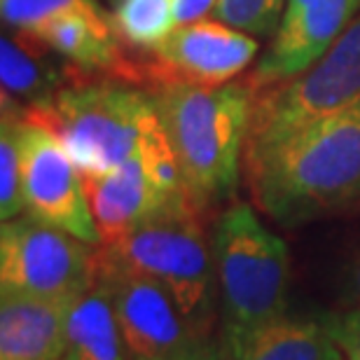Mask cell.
Instances as JSON below:
<instances>
[{
	"instance_id": "obj_1",
	"label": "cell",
	"mask_w": 360,
	"mask_h": 360,
	"mask_svg": "<svg viewBox=\"0 0 360 360\" xmlns=\"http://www.w3.org/2000/svg\"><path fill=\"white\" fill-rule=\"evenodd\" d=\"M257 208L283 227L360 204V101L243 162Z\"/></svg>"
},
{
	"instance_id": "obj_2",
	"label": "cell",
	"mask_w": 360,
	"mask_h": 360,
	"mask_svg": "<svg viewBox=\"0 0 360 360\" xmlns=\"http://www.w3.org/2000/svg\"><path fill=\"white\" fill-rule=\"evenodd\" d=\"M153 98L194 211L206 213L232 199L246 157L250 84L206 87L176 80L157 87Z\"/></svg>"
},
{
	"instance_id": "obj_3",
	"label": "cell",
	"mask_w": 360,
	"mask_h": 360,
	"mask_svg": "<svg viewBox=\"0 0 360 360\" xmlns=\"http://www.w3.org/2000/svg\"><path fill=\"white\" fill-rule=\"evenodd\" d=\"M222 358L234 360L253 335L288 316L290 255L248 204H232L213 229Z\"/></svg>"
},
{
	"instance_id": "obj_4",
	"label": "cell",
	"mask_w": 360,
	"mask_h": 360,
	"mask_svg": "<svg viewBox=\"0 0 360 360\" xmlns=\"http://www.w3.org/2000/svg\"><path fill=\"white\" fill-rule=\"evenodd\" d=\"M24 115L56 134L82 176L122 167L160 127L153 94L122 82L66 87L45 105L24 108Z\"/></svg>"
},
{
	"instance_id": "obj_5",
	"label": "cell",
	"mask_w": 360,
	"mask_h": 360,
	"mask_svg": "<svg viewBox=\"0 0 360 360\" xmlns=\"http://www.w3.org/2000/svg\"><path fill=\"white\" fill-rule=\"evenodd\" d=\"M110 260L146 274L167 290L190 326L211 342L215 319V264L199 213H164L134 229L112 246H101Z\"/></svg>"
},
{
	"instance_id": "obj_6",
	"label": "cell",
	"mask_w": 360,
	"mask_h": 360,
	"mask_svg": "<svg viewBox=\"0 0 360 360\" xmlns=\"http://www.w3.org/2000/svg\"><path fill=\"white\" fill-rule=\"evenodd\" d=\"M360 101V14L304 73L253 94L246 157L267 153L290 136Z\"/></svg>"
},
{
	"instance_id": "obj_7",
	"label": "cell",
	"mask_w": 360,
	"mask_h": 360,
	"mask_svg": "<svg viewBox=\"0 0 360 360\" xmlns=\"http://www.w3.org/2000/svg\"><path fill=\"white\" fill-rule=\"evenodd\" d=\"M101 246L31 215L0 227V292L75 302L98 278Z\"/></svg>"
},
{
	"instance_id": "obj_8",
	"label": "cell",
	"mask_w": 360,
	"mask_h": 360,
	"mask_svg": "<svg viewBox=\"0 0 360 360\" xmlns=\"http://www.w3.org/2000/svg\"><path fill=\"white\" fill-rule=\"evenodd\" d=\"M98 281L110 295L131 358L190 360L222 356L190 326L174 297L157 281L110 260L103 250Z\"/></svg>"
},
{
	"instance_id": "obj_9",
	"label": "cell",
	"mask_w": 360,
	"mask_h": 360,
	"mask_svg": "<svg viewBox=\"0 0 360 360\" xmlns=\"http://www.w3.org/2000/svg\"><path fill=\"white\" fill-rule=\"evenodd\" d=\"M21 171L26 215L101 246L80 169L56 134L26 115L21 124Z\"/></svg>"
},
{
	"instance_id": "obj_10",
	"label": "cell",
	"mask_w": 360,
	"mask_h": 360,
	"mask_svg": "<svg viewBox=\"0 0 360 360\" xmlns=\"http://www.w3.org/2000/svg\"><path fill=\"white\" fill-rule=\"evenodd\" d=\"M360 14V0H288L250 89L262 91L311 68Z\"/></svg>"
},
{
	"instance_id": "obj_11",
	"label": "cell",
	"mask_w": 360,
	"mask_h": 360,
	"mask_svg": "<svg viewBox=\"0 0 360 360\" xmlns=\"http://www.w3.org/2000/svg\"><path fill=\"white\" fill-rule=\"evenodd\" d=\"M82 178L101 246H112L164 213L192 208L187 197H176L162 190L150 178L139 155L112 171Z\"/></svg>"
},
{
	"instance_id": "obj_12",
	"label": "cell",
	"mask_w": 360,
	"mask_h": 360,
	"mask_svg": "<svg viewBox=\"0 0 360 360\" xmlns=\"http://www.w3.org/2000/svg\"><path fill=\"white\" fill-rule=\"evenodd\" d=\"M153 54L178 80L220 87L248 68L257 54V40L220 19H201L180 24Z\"/></svg>"
},
{
	"instance_id": "obj_13",
	"label": "cell",
	"mask_w": 360,
	"mask_h": 360,
	"mask_svg": "<svg viewBox=\"0 0 360 360\" xmlns=\"http://www.w3.org/2000/svg\"><path fill=\"white\" fill-rule=\"evenodd\" d=\"M73 302L0 292V360H63Z\"/></svg>"
},
{
	"instance_id": "obj_14",
	"label": "cell",
	"mask_w": 360,
	"mask_h": 360,
	"mask_svg": "<svg viewBox=\"0 0 360 360\" xmlns=\"http://www.w3.org/2000/svg\"><path fill=\"white\" fill-rule=\"evenodd\" d=\"M54 52L38 35L26 31L5 33L0 38V80L3 94L12 101H24L26 108L45 105L56 96L59 73L47 59Z\"/></svg>"
},
{
	"instance_id": "obj_15",
	"label": "cell",
	"mask_w": 360,
	"mask_h": 360,
	"mask_svg": "<svg viewBox=\"0 0 360 360\" xmlns=\"http://www.w3.org/2000/svg\"><path fill=\"white\" fill-rule=\"evenodd\" d=\"M68 351L75 360H131L110 295L98 278L70 307Z\"/></svg>"
},
{
	"instance_id": "obj_16",
	"label": "cell",
	"mask_w": 360,
	"mask_h": 360,
	"mask_svg": "<svg viewBox=\"0 0 360 360\" xmlns=\"http://www.w3.org/2000/svg\"><path fill=\"white\" fill-rule=\"evenodd\" d=\"M234 360H344L321 319L283 316L248 340Z\"/></svg>"
},
{
	"instance_id": "obj_17",
	"label": "cell",
	"mask_w": 360,
	"mask_h": 360,
	"mask_svg": "<svg viewBox=\"0 0 360 360\" xmlns=\"http://www.w3.org/2000/svg\"><path fill=\"white\" fill-rule=\"evenodd\" d=\"M110 19H89L82 14L54 19L38 33V38L63 59L80 68H112L120 63V49Z\"/></svg>"
},
{
	"instance_id": "obj_18",
	"label": "cell",
	"mask_w": 360,
	"mask_h": 360,
	"mask_svg": "<svg viewBox=\"0 0 360 360\" xmlns=\"http://www.w3.org/2000/svg\"><path fill=\"white\" fill-rule=\"evenodd\" d=\"M21 124H24V110H17V101L3 94V112H0V218L3 222L26 213Z\"/></svg>"
},
{
	"instance_id": "obj_19",
	"label": "cell",
	"mask_w": 360,
	"mask_h": 360,
	"mask_svg": "<svg viewBox=\"0 0 360 360\" xmlns=\"http://www.w3.org/2000/svg\"><path fill=\"white\" fill-rule=\"evenodd\" d=\"M112 26L129 45L153 52L180 26L176 0H117Z\"/></svg>"
},
{
	"instance_id": "obj_20",
	"label": "cell",
	"mask_w": 360,
	"mask_h": 360,
	"mask_svg": "<svg viewBox=\"0 0 360 360\" xmlns=\"http://www.w3.org/2000/svg\"><path fill=\"white\" fill-rule=\"evenodd\" d=\"M3 21L14 31H26L38 35L54 19L82 14L89 19H105L108 14L101 10L96 0H0Z\"/></svg>"
},
{
	"instance_id": "obj_21",
	"label": "cell",
	"mask_w": 360,
	"mask_h": 360,
	"mask_svg": "<svg viewBox=\"0 0 360 360\" xmlns=\"http://www.w3.org/2000/svg\"><path fill=\"white\" fill-rule=\"evenodd\" d=\"M288 0H218L215 19L250 35L276 31Z\"/></svg>"
},
{
	"instance_id": "obj_22",
	"label": "cell",
	"mask_w": 360,
	"mask_h": 360,
	"mask_svg": "<svg viewBox=\"0 0 360 360\" xmlns=\"http://www.w3.org/2000/svg\"><path fill=\"white\" fill-rule=\"evenodd\" d=\"M328 335L333 337L344 360H360V307L321 316Z\"/></svg>"
},
{
	"instance_id": "obj_23",
	"label": "cell",
	"mask_w": 360,
	"mask_h": 360,
	"mask_svg": "<svg viewBox=\"0 0 360 360\" xmlns=\"http://www.w3.org/2000/svg\"><path fill=\"white\" fill-rule=\"evenodd\" d=\"M218 0H176V17L178 24H192V21L206 19L215 12Z\"/></svg>"
},
{
	"instance_id": "obj_24",
	"label": "cell",
	"mask_w": 360,
	"mask_h": 360,
	"mask_svg": "<svg viewBox=\"0 0 360 360\" xmlns=\"http://www.w3.org/2000/svg\"><path fill=\"white\" fill-rule=\"evenodd\" d=\"M349 290H351V300L360 307V257L349 271Z\"/></svg>"
},
{
	"instance_id": "obj_25",
	"label": "cell",
	"mask_w": 360,
	"mask_h": 360,
	"mask_svg": "<svg viewBox=\"0 0 360 360\" xmlns=\"http://www.w3.org/2000/svg\"><path fill=\"white\" fill-rule=\"evenodd\" d=\"M131 360H143V358H131ZM190 360H225L222 356H213V358H190Z\"/></svg>"
},
{
	"instance_id": "obj_26",
	"label": "cell",
	"mask_w": 360,
	"mask_h": 360,
	"mask_svg": "<svg viewBox=\"0 0 360 360\" xmlns=\"http://www.w3.org/2000/svg\"><path fill=\"white\" fill-rule=\"evenodd\" d=\"M63 360H75V358H73V354H70V351H68V354H66V358H63Z\"/></svg>"
}]
</instances>
